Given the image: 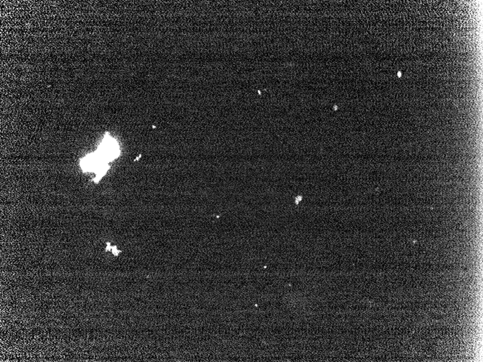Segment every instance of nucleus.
<instances>
[{"instance_id": "obj_1", "label": "nucleus", "mask_w": 483, "mask_h": 362, "mask_svg": "<svg viewBox=\"0 0 483 362\" xmlns=\"http://www.w3.org/2000/svg\"><path fill=\"white\" fill-rule=\"evenodd\" d=\"M98 154L105 161H111V160H113L118 156V147H117L115 141L107 139L102 143Z\"/></svg>"}]
</instances>
